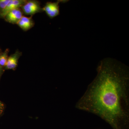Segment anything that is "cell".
<instances>
[{
    "label": "cell",
    "instance_id": "obj_1",
    "mask_svg": "<svg viewBox=\"0 0 129 129\" xmlns=\"http://www.w3.org/2000/svg\"><path fill=\"white\" fill-rule=\"evenodd\" d=\"M96 70V76L76 103V108L97 115L113 129H128V68L107 58L100 61Z\"/></svg>",
    "mask_w": 129,
    "mask_h": 129
},
{
    "label": "cell",
    "instance_id": "obj_2",
    "mask_svg": "<svg viewBox=\"0 0 129 129\" xmlns=\"http://www.w3.org/2000/svg\"><path fill=\"white\" fill-rule=\"evenodd\" d=\"M21 8L24 14L31 16L43 12L39 2L35 0L27 1Z\"/></svg>",
    "mask_w": 129,
    "mask_h": 129
},
{
    "label": "cell",
    "instance_id": "obj_3",
    "mask_svg": "<svg viewBox=\"0 0 129 129\" xmlns=\"http://www.w3.org/2000/svg\"><path fill=\"white\" fill-rule=\"evenodd\" d=\"M67 1H57L56 2H47L44 7L42 8L43 12H45L50 18L55 17L60 14L59 4L67 2Z\"/></svg>",
    "mask_w": 129,
    "mask_h": 129
},
{
    "label": "cell",
    "instance_id": "obj_4",
    "mask_svg": "<svg viewBox=\"0 0 129 129\" xmlns=\"http://www.w3.org/2000/svg\"><path fill=\"white\" fill-rule=\"evenodd\" d=\"M20 8L12 10L4 17L5 21L9 23L17 24L22 17L23 12Z\"/></svg>",
    "mask_w": 129,
    "mask_h": 129
},
{
    "label": "cell",
    "instance_id": "obj_5",
    "mask_svg": "<svg viewBox=\"0 0 129 129\" xmlns=\"http://www.w3.org/2000/svg\"><path fill=\"white\" fill-rule=\"evenodd\" d=\"M22 55V52L17 50L15 53L8 57L7 62L4 68L5 70H15L17 66L19 59Z\"/></svg>",
    "mask_w": 129,
    "mask_h": 129
},
{
    "label": "cell",
    "instance_id": "obj_6",
    "mask_svg": "<svg viewBox=\"0 0 129 129\" xmlns=\"http://www.w3.org/2000/svg\"><path fill=\"white\" fill-rule=\"evenodd\" d=\"M26 0H10V2L3 11L0 14V18H4L9 12L14 9L20 8L25 3Z\"/></svg>",
    "mask_w": 129,
    "mask_h": 129
},
{
    "label": "cell",
    "instance_id": "obj_7",
    "mask_svg": "<svg viewBox=\"0 0 129 129\" xmlns=\"http://www.w3.org/2000/svg\"><path fill=\"white\" fill-rule=\"evenodd\" d=\"M17 24L22 30L27 31L34 26L35 22L32 18V16L27 17L23 16Z\"/></svg>",
    "mask_w": 129,
    "mask_h": 129
},
{
    "label": "cell",
    "instance_id": "obj_8",
    "mask_svg": "<svg viewBox=\"0 0 129 129\" xmlns=\"http://www.w3.org/2000/svg\"><path fill=\"white\" fill-rule=\"evenodd\" d=\"M9 50L6 49L4 52L2 51L0 52V66L4 69L8 58Z\"/></svg>",
    "mask_w": 129,
    "mask_h": 129
},
{
    "label": "cell",
    "instance_id": "obj_9",
    "mask_svg": "<svg viewBox=\"0 0 129 129\" xmlns=\"http://www.w3.org/2000/svg\"><path fill=\"white\" fill-rule=\"evenodd\" d=\"M10 0H0V14L6 7Z\"/></svg>",
    "mask_w": 129,
    "mask_h": 129
},
{
    "label": "cell",
    "instance_id": "obj_10",
    "mask_svg": "<svg viewBox=\"0 0 129 129\" xmlns=\"http://www.w3.org/2000/svg\"><path fill=\"white\" fill-rule=\"evenodd\" d=\"M5 106L4 103L0 101V116L2 115L5 110Z\"/></svg>",
    "mask_w": 129,
    "mask_h": 129
},
{
    "label": "cell",
    "instance_id": "obj_11",
    "mask_svg": "<svg viewBox=\"0 0 129 129\" xmlns=\"http://www.w3.org/2000/svg\"><path fill=\"white\" fill-rule=\"evenodd\" d=\"M2 51L0 49V52H1ZM4 71H5V70H4V69L0 66V80H1V78L3 74L4 73Z\"/></svg>",
    "mask_w": 129,
    "mask_h": 129
}]
</instances>
